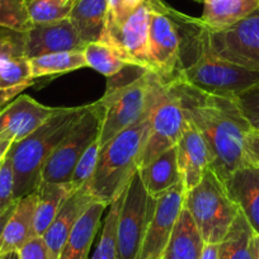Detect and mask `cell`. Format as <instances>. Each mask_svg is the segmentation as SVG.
Here are the masks:
<instances>
[{
    "label": "cell",
    "mask_w": 259,
    "mask_h": 259,
    "mask_svg": "<svg viewBox=\"0 0 259 259\" xmlns=\"http://www.w3.org/2000/svg\"><path fill=\"white\" fill-rule=\"evenodd\" d=\"M186 118L200 131L211 156V170L225 182L245 165V139L251 127L235 98L215 96L179 79L171 80Z\"/></svg>",
    "instance_id": "1"
},
{
    "label": "cell",
    "mask_w": 259,
    "mask_h": 259,
    "mask_svg": "<svg viewBox=\"0 0 259 259\" xmlns=\"http://www.w3.org/2000/svg\"><path fill=\"white\" fill-rule=\"evenodd\" d=\"M181 33V68L177 79L215 96L236 98L259 84V71L221 59L210 42V28L200 18L170 8Z\"/></svg>",
    "instance_id": "2"
},
{
    "label": "cell",
    "mask_w": 259,
    "mask_h": 259,
    "mask_svg": "<svg viewBox=\"0 0 259 259\" xmlns=\"http://www.w3.org/2000/svg\"><path fill=\"white\" fill-rule=\"evenodd\" d=\"M165 81L153 71L128 65L108 78L103 97L94 102L99 112V146L123 130L149 118Z\"/></svg>",
    "instance_id": "3"
},
{
    "label": "cell",
    "mask_w": 259,
    "mask_h": 259,
    "mask_svg": "<svg viewBox=\"0 0 259 259\" xmlns=\"http://www.w3.org/2000/svg\"><path fill=\"white\" fill-rule=\"evenodd\" d=\"M87 106L59 108V111L41 127L23 140L12 143L8 155L13 170L14 198L33 193L41 183V173L45 163L59 145L60 141L80 118Z\"/></svg>",
    "instance_id": "4"
},
{
    "label": "cell",
    "mask_w": 259,
    "mask_h": 259,
    "mask_svg": "<svg viewBox=\"0 0 259 259\" xmlns=\"http://www.w3.org/2000/svg\"><path fill=\"white\" fill-rule=\"evenodd\" d=\"M149 127L150 117L123 130L102 146L94 176L87 186L97 201L109 206L127 188L140 169Z\"/></svg>",
    "instance_id": "5"
},
{
    "label": "cell",
    "mask_w": 259,
    "mask_h": 259,
    "mask_svg": "<svg viewBox=\"0 0 259 259\" xmlns=\"http://www.w3.org/2000/svg\"><path fill=\"white\" fill-rule=\"evenodd\" d=\"M183 207L191 213L206 244L220 243L239 213L224 182L211 169L197 186L186 192Z\"/></svg>",
    "instance_id": "6"
},
{
    "label": "cell",
    "mask_w": 259,
    "mask_h": 259,
    "mask_svg": "<svg viewBox=\"0 0 259 259\" xmlns=\"http://www.w3.org/2000/svg\"><path fill=\"white\" fill-rule=\"evenodd\" d=\"M149 33L148 55L150 71L171 81L181 68V33L170 13V7L163 0H148Z\"/></svg>",
    "instance_id": "7"
},
{
    "label": "cell",
    "mask_w": 259,
    "mask_h": 259,
    "mask_svg": "<svg viewBox=\"0 0 259 259\" xmlns=\"http://www.w3.org/2000/svg\"><path fill=\"white\" fill-rule=\"evenodd\" d=\"M156 200L150 197L139 171L124 189L117 224L118 259H138Z\"/></svg>",
    "instance_id": "8"
},
{
    "label": "cell",
    "mask_w": 259,
    "mask_h": 259,
    "mask_svg": "<svg viewBox=\"0 0 259 259\" xmlns=\"http://www.w3.org/2000/svg\"><path fill=\"white\" fill-rule=\"evenodd\" d=\"M99 112L94 103L88 104L80 118L75 122L45 163L41 182L68 183L74 168L84 151L98 139Z\"/></svg>",
    "instance_id": "9"
},
{
    "label": "cell",
    "mask_w": 259,
    "mask_h": 259,
    "mask_svg": "<svg viewBox=\"0 0 259 259\" xmlns=\"http://www.w3.org/2000/svg\"><path fill=\"white\" fill-rule=\"evenodd\" d=\"M187 124L183 106L171 81H165L150 113L149 135L141 156L140 168L178 144Z\"/></svg>",
    "instance_id": "10"
},
{
    "label": "cell",
    "mask_w": 259,
    "mask_h": 259,
    "mask_svg": "<svg viewBox=\"0 0 259 259\" xmlns=\"http://www.w3.org/2000/svg\"><path fill=\"white\" fill-rule=\"evenodd\" d=\"M210 42L221 59L259 71V7L229 28L210 29Z\"/></svg>",
    "instance_id": "11"
},
{
    "label": "cell",
    "mask_w": 259,
    "mask_h": 259,
    "mask_svg": "<svg viewBox=\"0 0 259 259\" xmlns=\"http://www.w3.org/2000/svg\"><path fill=\"white\" fill-rule=\"evenodd\" d=\"M149 3L134 12L121 26L104 29L101 41L111 46L128 65L150 71L148 55Z\"/></svg>",
    "instance_id": "12"
},
{
    "label": "cell",
    "mask_w": 259,
    "mask_h": 259,
    "mask_svg": "<svg viewBox=\"0 0 259 259\" xmlns=\"http://www.w3.org/2000/svg\"><path fill=\"white\" fill-rule=\"evenodd\" d=\"M183 184L178 183L156 198L153 216L146 229L138 259H161L184 203Z\"/></svg>",
    "instance_id": "13"
},
{
    "label": "cell",
    "mask_w": 259,
    "mask_h": 259,
    "mask_svg": "<svg viewBox=\"0 0 259 259\" xmlns=\"http://www.w3.org/2000/svg\"><path fill=\"white\" fill-rule=\"evenodd\" d=\"M57 111L56 107L45 106L27 94L16 97L0 111V139L13 143L23 140Z\"/></svg>",
    "instance_id": "14"
},
{
    "label": "cell",
    "mask_w": 259,
    "mask_h": 259,
    "mask_svg": "<svg viewBox=\"0 0 259 259\" xmlns=\"http://www.w3.org/2000/svg\"><path fill=\"white\" fill-rule=\"evenodd\" d=\"M87 45L80 39L70 19L33 24L26 32L27 59L54 54V52L80 51Z\"/></svg>",
    "instance_id": "15"
},
{
    "label": "cell",
    "mask_w": 259,
    "mask_h": 259,
    "mask_svg": "<svg viewBox=\"0 0 259 259\" xmlns=\"http://www.w3.org/2000/svg\"><path fill=\"white\" fill-rule=\"evenodd\" d=\"M176 148L181 182L184 191H191L211 168V156L202 135L188 119Z\"/></svg>",
    "instance_id": "16"
},
{
    "label": "cell",
    "mask_w": 259,
    "mask_h": 259,
    "mask_svg": "<svg viewBox=\"0 0 259 259\" xmlns=\"http://www.w3.org/2000/svg\"><path fill=\"white\" fill-rule=\"evenodd\" d=\"M97 201L93 194L89 192L88 187L78 189L74 192L68 200L65 201L62 207L57 212L50 228L42 235L45 244L50 251L51 259H59L62 248L68 240L71 230L75 224L80 219V216L85 212L87 208L92 203Z\"/></svg>",
    "instance_id": "17"
},
{
    "label": "cell",
    "mask_w": 259,
    "mask_h": 259,
    "mask_svg": "<svg viewBox=\"0 0 259 259\" xmlns=\"http://www.w3.org/2000/svg\"><path fill=\"white\" fill-rule=\"evenodd\" d=\"M229 197L259 235V168L245 165L236 169L225 182Z\"/></svg>",
    "instance_id": "18"
},
{
    "label": "cell",
    "mask_w": 259,
    "mask_h": 259,
    "mask_svg": "<svg viewBox=\"0 0 259 259\" xmlns=\"http://www.w3.org/2000/svg\"><path fill=\"white\" fill-rule=\"evenodd\" d=\"M108 207L94 201L80 216L62 248L59 259H89L93 241L99 230L102 215Z\"/></svg>",
    "instance_id": "19"
},
{
    "label": "cell",
    "mask_w": 259,
    "mask_h": 259,
    "mask_svg": "<svg viewBox=\"0 0 259 259\" xmlns=\"http://www.w3.org/2000/svg\"><path fill=\"white\" fill-rule=\"evenodd\" d=\"M139 176L149 196L155 200L181 183L176 146L165 150L148 165L139 169Z\"/></svg>",
    "instance_id": "20"
},
{
    "label": "cell",
    "mask_w": 259,
    "mask_h": 259,
    "mask_svg": "<svg viewBox=\"0 0 259 259\" xmlns=\"http://www.w3.org/2000/svg\"><path fill=\"white\" fill-rule=\"evenodd\" d=\"M205 244L191 213L183 207L161 259H200Z\"/></svg>",
    "instance_id": "21"
},
{
    "label": "cell",
    "mask_w": 259,
    "mask_h": 259,
    "mask_svg": "<svg viewBox=\"0 0 259 259\" xmlns=\"http://www.w3.org/2000/svg\"><path fill=\"white\" fill-rule=\"evenodd\" d=\"M36 192L29 193L17 201L16 208L7 224L0 253L19 250L28 243L34 234V213H36Z\"/></svg>",
    "instance_id": "22"
},
{
    "label": "cell",
    "mask_w": 259,
    "mask_h": 259,
    "mask_svg": "<svg viewBox=\"0 0 259 259\" xmlns=\"http://www.w3.org/2000/svg\"><path fill=\"white\" fill-rule=\"evenodd\" d=\"M107 0H76L69 14L71 24L85 45L101 41L106 29Z\"/></svg>",
    "instance_id": "23"
},
{
    "label": "cell",
    "mask_w": 259,
    "mask_h": 259,
    "mask_svg": "<svg viewBox=\"0 0 259 259\" xmlns=\"http://www.w3.org/2000/svg\"><path fill=\"white\" fill-rule=\"evenodd\" d=\"M34 192L37 196L34 234L36 236H42L56 218L65 201L76 191H74L70 182L68 183L41 182Z\"/></svg>",
    "instance_id": "24"
},
{
    "label": "cell",
    "mask_w": 259,
    "mask_h": 259,
    "mask_svg": "<svg viewBox=\"0 0 259 259\" xmlns=\"http://www.w3.org/2000/svg\"><path fill=\"white\" fill-rule=\"evenodd\" d=\"M258 7L259 0H203L200 19L211 31H221L238 23Z\"/></svg>",
    "instance_id": "25"
},
{
    "label": "cell",
    "mask_w": 259,
    "mask_h": 259,
    "mask_svg": "<svg viewBox=\"0 0 259 259\" xmlns=\"http://www.w3.org/2000/svg\"><path fill=\"white\" fill-rule=\"evenodd\" d=\"M28 60L33 80L44 78V76L61 75V74L71 73V71L87 68L83 50H80V51L54 52V54L42 55V56H37Z\"/></svg>",
    "instance_id": "26"
},
{
    "label": "cell",
    "mask_w": 259,
    "mask_h": 259,
    "mask_svg": "<svg viewBox=\"0 0 259 259\" xmlns=\"http://www.w3.org/2000/svg\"><path fill=\"white\" fill-rule=\"evenodd\" d=\"M253 229L239 211L225 238L219 243V259H251Z\"/></svg>",
    "instance_id": "27"
},
{
    "label": "cell",
    "mask_w": 259,
    "mask_h": 259,
    "mask_svg": "<svg viewBox=\"0 0 259 259\" xmlns=\"http://www.w3.org/2000/svg\"><path fill=\"white\" fill-rule=\"evenodd\" d=\"M83 52L87 61V68L93 69L107 78L117 75L126 66H128V64L123 61L111 46L103 42L88 44L84 47Z\"/></svg>",
    "instance_id": "28"
},
{
    "label": "cell",
    "mask_w": 259,
    "mask_h": 259,
    "mask_svg": "<svg viewBox=\"0 0 259 259\" xmlns=\"http://www.w3.org/2000/svg\"><path fill=\"white\" fill-rule=\"evenodd\" d=\"M124 191L121 196L117 197L111 205L108 206L109 211L104 220L102 228L101 238L96 250L89 256V259H118V245H117V224H118L119 210H121L122 198Z\"/></svg>",
    "instance_id": "29"
},
{
    "label": "cell",
    "mask_w": 259,
    "mask_h": 259,
    "mask_svg": "<svg viewBox=\"0 0 259 259\" xmlns=\"http://www.w3.org/2000/svg\"><path fill=\"white\" fill-rule=\"evenodd\" d=\"M34 81L27 57H0V92L26 89Z\"/></svg>",
    "instance_id": "30"
},
{
    "label": "cell",
    "mask_w": 259,
    "mask_h": 259,
    "mask_svg": "<svg viewBox=\"0 0 259 259\" xmlns=\"http://www.w3.org/2000/svg\"><path fill=\"white\" fill-rule=\"evenodd\" d=\"M28 12L33 24L50 23L69 18L73 0H29Z\"/></svg>",
    "instance_id": "31"
},
{
    "label": "cell",
    "mask_w": 259,
    "mask_h": 259,
    "mask_svg": "<svg viewBox=\"0 0 259 259\" xmlns=\"http://www.w3.org/2000/svg\"><path fill=\"white\" fill-rule=\"evenodd\" d=\"M0 26L28 32L33 26L26 0H0Z\"/></svg>",
    "instance_id": "32"
},
{
    "label": "cell",
    "mask_w": 259,
    "mask_h": 259,
    "mask_svg": "<svg viewBox=\"0 0 259 259\" xmlns=\"http://www.w3.org/2000/svg\"><path fill=\"white\" fill-rule=\"evenodd\" d=\"M99 150H101V146H99V141L97 139L80 156L70 178V184L73 186L74 191H78V189L88 186L89 182L92 181L94 171H96L97 163H98Z\"/></svg>",
    "instance_id": "33"
},
{
    "label": "cell",
    "mask_w": 259,
    "mask_h": 259,
    "mask_svg": "<svg viewBox=\"0 0 259 259\" xmlns=\"http://www.w3.org/2000/svg\"><path fill=\"white\" fill-rule=\"evenodd\" d=\"M235 101L251 130L259 133V84L246 89Z\"/></svg>",
    "instance_id": "34"
},
{
    "label": "cell",
    "mask_w": 259,
    "mask_h": 259,
    "mask_svg": "<svg viewBox=\"0 0 259 259\" xmlns=\"http://www.w3.org/2000/svg\"><path fill=\"white\" fill-rule=\"evenodd\" d=\"M26 52V32L0 26V57H19Z\"/></svg>",
    "instance_id": "35"
},
{
    "label": "cell",
    "mask_w": 259,
    "mask_h": 259,
    "mask_svg": "<svg viewBox=\"0 0 259 259\" xmlns=\"http://www.w3.org/2000/svg\"><path fill=\"white\" fill-rule=\"evenodd\" d=\"M145 2L146 0H113L108 4L106 29L121 26Z\"/></svg>",
    "instance_id": "36"
},
{
    "label": "cell",
    "mask_w": 259,
    "mask_h": 259,
    "mask_svg": "<svg viewBox=\"0 0 259 259\" xmlns=\"http://www.w3.org/2000/svg\"><path fill=\"white\" fill-rule=\"evenodd\" d=\"M13 192V170L12 161L7 151L3 161L0 164V212L16 202Z\"/></svg>",
    "instance_id": "37"
},
{
    "label": "cell",
    "mask_w": 259,
    "mask_h": 259,
    "mask_svg": "<svg viewBox=\"0 0 259 259\" xmlns=\"http://www.w3.org/2000/svg\"><path fill=\"white\" fill-rule=\"evenodd\" d=\"M19 259H51L42 236H34L19 249Z\"/></svg>",
    "instance_id": "38"
},
{
    "label": "cell",
    "mask_w": 259,
    "mask_h": 259,
    "mask_svg": "<svg viewBox=\"0 0 259 259\" xmlns=\"http://www.w3.org/2000/svg\"><path fill=\"white\" fill-rule=\"evenodd\" d=\"M244 158H245V164L259 168V133L253 130L245 139Z\"/></svg>",
    "instance_id": "39"
},
{
    "label": "cell",
    "mask_w": 259,
    "mask_h": 259,
    "mask_svg": "<svg viewBox=\"0 0 259 259\" xmlns=\"http://www.w3.org/2000/svg\"><path fill=\"white\" fill-rule=\"evenodd\" d=\"M17 201L13 203V205L9 206L7 210H4L3 212H0V249H2V244H3V236H4V231H6V228H7V224H8L14 208H16Z\"/></svg>",
    "instance_id": "40"
},
{
    "label": "cell",
    "mask_w": 259,
    "mask_h": 259,
    "mask_svg": "<svg viewBox=\"0 0 259 259\" xmlns=\"http://www.w3.org/2000/svg\"><path fill=\"white\" fill-rule=\"evenodd\" d=\"M23 89H11V91H4V92H0V111L12 101L16 97H18V94Z\"/></svg>",
    "instance_id": "41"
},
{
    "label": "cell",
    "mask_w": 259,
    "mask_h": 259,
    "mask_svg": "<svg viewBox=\"0 0 259 259\" xmlns=\"http://www.w3.org/2000/svg\"><path fill=\"white\" fill-rule=\"evenodd\" d=\"M200 259H219V244H205Z\"/></svg>",
    "instance_id": "42"
},
{
    "label": "cell",
    "mask_w": 259,
    "mask_h": 259,
    "mask_svg": "<svg viewBox=\"0 0 259 259\" xmlns=\"http://www.w3.org/2000/svg\"><path fill=\"white\" fill-rule=\"evenodd\" d=\"M251 259H259V235L254 234L250 243Z\"/></svg>",
    "instance_id": "43"
},
{
    "label": "cell",
    "mask_w": 259,
    "mask_h": 259,
    "mask_svg": "<svg viewBox=\"0 0 259 259\" xmlns=\"http://www.w3.org/2000/svg\"><path fill=\"white\" fill-rule=\"evenodd\" d=\"M12 143H13V141H9V140H3L2 143H0V163L3 161L4 156H6L8 149L11 148Z\"/></svg>",
    "instance_id": "44"
},
{
    "label": "cell",
    "mask_w": 259,
    "mask_h": 259,
    "mask_svg": "<svg viewBox=\"0 0 259 259\" xmlns=\"http://www.w3.org/2000/svg\"><path fill=\"white\" fill-rule=\"evenodd\" d=\"M0 259H19V251L12 250L7 253H0Z\"/></svg>",
    "instance_id": "45"
},
{
    "label": "cell",
    "mask_w": 259,
    "mask_h": 259,
    "mask_svg": "<svg viewBox=\"0 0 259 259\" xmlns=\"http://www.w3.org/2000/svg\"><path fill=\"white\" fill-rule=\"evenodd\" d=\"M194 2H197V3H203V0H194Z\"/></svg>",
    "instance_id": "46"
},
{
    "label": "cell",
    "mask_w": 259,
    "mask_h": 259,
    "mask_svg": "<svg viewBox=\"0 0 259 259\" xmlns=\"http://www.w3.org/2000/svg\"><path fill=\"white\" fill-rule=\"evenodd\" d=\"M2 141H3V140H2V139H0V143H2Z\"/></svg>",
    "instance_id": "47"
},
{
    "label": "cell",
    "mask_w": 259,
    "mask_h": 259,
    "mask_svg": "<svg viewBox=\"0 0 259 259\" xmlns=\"http://www.w3.org/2000/svg\"><path fill=\"white\" fill-rule=\"evenodd\" d=\"M26 2H27V3H28V2H29V0H26Z\"/></svg>",
    "instance_id": "48"
},
{
    "label": "cell",
    "mask_w": 259,
    "mask_h": 259,
    "mask_svg": "<svg viewBox=\"0 0 259 259\" xmlns=\"http://www.w3.org/2000/svg\"><path fill=\"white\" fill-rule=\"evenodd\" d=\"M73 2H74V3H75V2H76V0H73Z\"/></svg>",
    "instance_id": "49"
},
{
    "label": "cell",
    "mask_w": 259,
    "mask_h": 259,
    "mask_svg": "<svg viewBox=\"0 0 259 259\" xmlns=\"http://www.w3.org/2000/svg\"><path fill=\"white\" fill-rule=\"evenodd\" d=\"M0 164H2V163H0Z\"/></svg>",
    "instance_id": "50"
}]
</instances>
